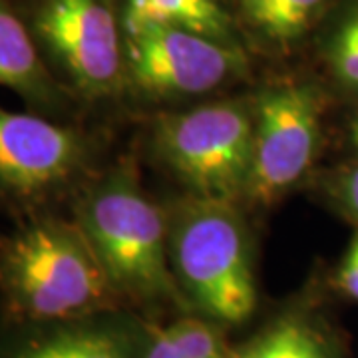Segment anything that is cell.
<instances>
[{
	"instance_id": "10",
	"label": "cell",
	"mask_w": 358,
	"mask_h": 358,
	"mask_svg": "<svg viewBox=\"0 0 358 358\" xmlns=\"http://www.w3.org/2000/svg\"><path fill=\"white\" fill-rule=\"evenodd\" d=\"M20 327L0 358H140L128 331L103 315Z\"/></svg>"
},
{
	"instance_id": "15",
	"label": "cell",
	"mask_w": 358,
	"mask_h": 358,
	"mask_svg": "<svg viewBox=\"0 0 358 358\" xmlns=\"http://www.w3.org/2000/svg\"><path fill=\"white\" fill-rule=\"evenodd\" d=\"M329 72L345 88L358 92V0L346 4L322 42Z\"/></svg>"
},
{
	"instance_id": "12",
	"label": "cell",
	"mask_w": 358,
	"mask_h": 358,
	"mask_svg": "<svg viewBox=\"0 0 358 358\" xmlns=\"http://www.w3.org/2000/svg\"><path fill=\"white\" fill-rule=\"evenodd\" d=\"M243 26L271 50H291L324 14L329 0H237Z\"/></svg>"
},
{
	"instance_id": "5",
	"label": "cell",
	"mask_w": 358,
	"mask_h": 358,
	"mask_svg": "<svg viewBox=\"0 0 358 358\" xmlns=\"http://www.w3.org/2000/svg\"><path fill=\"white\" fill-rule=\"evenodd\" d=\"M54 76L78 103L115 98L126 84L117 0H16Z\"/></svg>"
},
{
	"instance_id": "11",
	"label": "cell",
	"mask_w": 358,
	"mask_h": 358,
	"mask_svg": "<svg viewBox=\"0 0 358 358\" xmlns=\"http://www.w3.org/2000/svg\"><path fill=\"white\" fill-rule=\"evenodd\" d=\"M124 32L145 24L181 26L211 38L241 44L233 14L221 0H122Z\"/></svg>"
},
{
	"instance_id": "18",
	"label": "cell",
	"mask_w": 358,
	"mask_h": 358,
	"mask_svg": "<svg viewBox=\"0 0 358 358\" xmlns=\"http://www.w3.org/2000/svg\"><path fill=\"white\" fill-rule=\"evenodd\" d=\"M355 152H357V154H358V150H355Z\"/></svg>"
},
{
	"instance_id": "7",
	"label": "cell",
	"mask_w": 358,
	"mask_h": 358,
	"mask_svg": "<svg viewBox=\"0 0 358 358\" xmlns=\"http://www.w3.org/2000/svg\"><path fill=\"white\" fill-rule=\"evenodd\" d=\"M126 84L152 98H197L247 74L241 44L181 26L145 24L124 32Z\"/></svg>"
},
{
	"instance_id": "2",
	"label": "cell",
	"mask_w": 358,
	"mask_h": 358,
	"mask_svg": "<svg viewBox=\"0 0 358 358\" xmlns=\"http://www.w3.org/2000/svg\"><path fill=\"white\" fill-rule=\"evenodd\" d=\"M72 217L120 296L143 305H187L169 263L167 211L143 189L134 162L122 159L90 179L72 199Z\"/></svg>"
},
{
	"instance_id": "3",
	"label": "cell",
	"mask_w": 358,
	"mask_h": 358,
	"mask_svg": "<svg viewBox=\"0 0 358 358\" xmlns=\"http://www.w3.org/2000/svg\"><path fill=\"white\" fill-rule=\"evenodd\" d=\"M169 263L185 301L217 324L237 327L257 307L249 231L237 203L187 195L167 211Z\"/></svg>"
},
{
	"instance_id": "6",
	"label": "cell",
	"mask_w": 358,
	"mask_h": 358,
	"mask_svg": "<svg viewBox=\"0 0 358 358\" xmlns=\"http://www.w3.org/2000/svg\"><path fill=\"white\" fill-rule=\"evenodd\" d=\"M152 148L192 195L239 203L253 171V103L213 102L162 114Z\"/></svg>"
},
{
	"instance_id": "9",
	"label": "cell",
	"mask_w": 358,
	"mask_h": 358,
	"mask_svg": "<svg viewBox=\"0 0 358 358\" xmlns=\"http://www.w3.org/2000/svg\"><path fill=\"white\" fill-rule=\"evenodd\" d=\"M0 86L28 110L58 120H72L80 106L44 60L16 0H0Z\"/></svg>"
},
{
	"instance_id": "14",
	"label": "cell",
	"mask_w": 358,
	"mask_h": 358,
	"mask_svg": "<svg viewBox=\"0 0 358 358\" xmlns=\"http://www.w3.org/2000/svg\"><path fill=\"white\" fill-rule=\"evenodd\" d=\"M231 350L215 324L203 319H179L152 334L140 358H229Z\"/></svg>"
},
{
	"instance_id": "16",
	"label": "cell",
	"mask_w": 358,
	"mask_h": 358,
	"mask_svg": "<svg viewBox=\"0 0 358 358\" xmlns=\"http://www.w3.org/2000/svg\"><path fill=\"white\" fill-rule=\"evenodd\" d=\"M327 192L346 217L358 223V162L338 169L329 179Z\"/></svg>"
},
{
	"instance_id": "8",
	"label": "cell",
	"mask_w": 358,
	"mask_h": 358,
	"mask_svg": "<svg viewBox=\"0 0 358 358\" xmlns=\"http://www.w3.org/2000/svg\"><path fill=\"white\" fill-rule=\"evenodd\" d=\"M322 96L305 80L265 88L253 102V171L247 199L273 203L310 171L319 154Z\"/></svg>"
},
{
	"instance_id": "4",
	"label": "cell",
	"mask_w": 358,
	"mask_h": 358,
	"mask_svg": "<svg viewBox=\"0 0 358 358\" xmlns=\"http://www.w3.org/2000/svg\"><path fill=\"white\" fill-rule=\"evenodd\" d=\"M98 141L74 120L0 106V205L18 219L76 197L94 178Z\"/></svg>"
},
{
	"instance_id": "1",
	"label": "cell",
	"mask_w": 358,
	"mask_h": 358,
	"mask_svg": "<svg viewBox=\"0 0 358 358\" xmlns=\"http://www.w3.org/2000/svg\"><path fill=\"white\" fill-rule=\"evenodd\" d=\"M122 299L72 217L42 211L0 235V303L16 324L106 315Z\"/></svg>"
},
{
	"instance_id": "17",
	"label": "cell",
	"mask_w": 358,
	"mask_h": 358,
	"mask_svg": "<svg viewBox=\"0 0 358 358\" xmlns=\"http://www.w3.org/2000/svg\"><path fill=\"white\" fill-rule=\"evenodd\" d=\"M336 287L348 299L358 303V235L350 243L345 259L336 273Z\"/></svg>"
},
{
	"instance_id": "13",
	"label": "cell",
	"mask_w": 358,
	"mask_h": 358,
	"mask_svg": "<svg viewBox=\"0 0 358 358\" xmlns=\"http://www.w3.org/2000/svg\"><path fill=\"white\" fill-rule=\"evenodd\" d=\"M229 358H341L333 336L305 313H287Z\"/></svg>"
}]
</instances>
